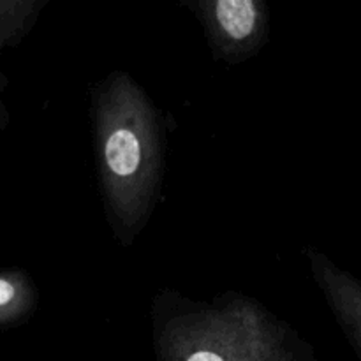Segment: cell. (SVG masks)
<instances>
[{"label":"cell","mask_w":361,"mask_h":361,"mask_svg":"<svg viewBox=\"0 0 361 361\" xmlns=\"http://www.w3.org/2000/svg\"><path fill=\"white\" fill-rule=\"evenodd\" d=\"M14 286L11 284V282L4 281V279H0V307L6 305V303H9L11 300L14 298Z\"/></svg>","instance_id":"277c9868"},{"label":"cell","mask_w":361,"mask_h":361,"mask_svg":"<svg viewBox=\"0 0 361 361\" xmlns=\"http://www.w3.org/2000/svg\"><path fill=\"white\" fill-rule=\"evenodd\" d=\"M215 13L219 25L236 41L249 37L256 27V6L250 0H221Z\"/></svg>","instance_id":"7a4b0ae2"},{"label":"cell","mask_w":361,"mask_h":361,"mask_svg":"<svg viewBox=\"0 0 361 361\" xmlns=\"http://www.w3.org/2000/svg\"><path fill=\"white\" fill-rule=\"evenodd\" d=\"M185 361H229L224 355L214 351V349H196L187 356Z\"/></svg>","instance_id":"3957f363"},{"label":"cell","mask_w":361,"mask_h":361,"mask_svg":"<svg viewBox=\"0 0 361 361\" xmlns=\"http://www.w3.org/2000/svg\"><path fill=\"white\" fill-rule=\"evenodd\" d=\"M106 164L109 171L120 178L133 176L141 162V141L130 129L120 127L113 130L106 140Z\"/></svg>","instance_id":"6da1fadb"}]
</instances>
